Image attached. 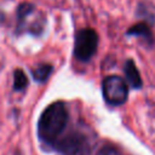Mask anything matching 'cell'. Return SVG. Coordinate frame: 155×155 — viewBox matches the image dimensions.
I'll list each match as a JSON object with an SVG mask.
<instances>
[{"instance_id": "cell-8", "label": "cell", "mask_w": 155, "mask_h": 155, "mask_svg": "<svg viewBox=\"0 0 155 155\" xmlns=\"http://www.w3.org/2000/svg\"><path fill=\"white\" fill-rule=\"evenodd\" d=\"M13 87L15 90L19 91V90H23L25 88V86L28 85V79H27V75L24 74L23 70L21 69H17L13 74Z\"/></svg>"}, {"instance_id": "cell-4", "label": "cell", "mask_w": 155, "mask_h": 155, "mask_svg": "<svg viewBox=\"0 0 155 155\" xmlns=\"http://www.w3.org/2000/svg\"><path fill=\"white\" fill-rule=\"evenodd\" d=\"M57 148L63 155H90L91 153L90 142L82 133H70L58 142Z\"/></svg>"}, {"instance_id": "cell-1", "label": "cell", "mask_w": 155, "mask_h": 155, "mask_svg": "<svg viewBox=\"0 0 155 155\" xmlns=\"http://www.w3.org/2000/svg\"><path fill=\"white\" fill-rule=\"evenodd\" d=\"M68 121V113L63 103L57 102L47 107L38 124L39 137L46 143H53L63 132Z\"/></svg>"}, {"instance_id": "cell-3", "label": "cell", "mask_w": 155, "mask_h": 155, "mask_svg": "<svg viewBox=\"0 0 155 155\" xmlns=\"http://www.w3.org/2000/svg\"><path fill=\"white\" fill-rule=\"evenodd\" d=\"M103 97L111 105L124 104L127 99L128 88L125 80L116 75H110L103 80Z\"/></svg>"}, {"instance_id": "cell-9", "label": "cell", "mask_w": 155, "mask_h": 155, "mask_svg": "<svg viewBox=\"0 0 155 155\" xmlns=\"http://www.w3.org/2000/svg\"><path fill=\"white\" fill-rule=\"evenodd\" d=\"M97 155H120L119 150H116L114 147L110 145H105L103 148H101L97 153Z\"/></svg>"}, {"instance_id": "cell-6", "label": "cell", "mask_w": 155, "mask_h": 155, "mask_svg": "<svg viewBox=\"0 0 155 155\" xmlns=\"http://www.w3.org/2000/svg\"><path fill=\"white\" fill-rule=\"evenodd\" d=\"M127 35H136V36H142L145 41L148 42H153V34L150 28L148 27L147 23H138L134 24L133 27H131L127 30Z\"/></svg>"}, {"instance_id": "cell-7", "label": "cell", "mask_w": 155, "mask_h": 155, "mask_svg": "<svg viewBox=\"0 0 155 155\" xmlns=\"http://www.w3.org/2000/svg\"><path fill=\"white\" fill-rule=\"evenodd\" d=\"M51 71H52V67L50 64H40V65H38L36 68H34L31 70V74H33V78L36 81L42 82L50 76Z\"/></svg>"}, {"instance_id": "cell-2", "label": "cell", "mask_w": 155, "mask_h": 155, "mask_svg": "<svg viewBox=\"0 0 155 155\" xmlns=\"http://www.w3.org/2000/svg\"><path fill=\"white\" fill-rule=\"evenodd\" d=\"M97 45H98L97 33L91 28L81 29L75 35L74 54L79 61L86 62L96 53Z\"/></svg>"}, {"instance_id": "cell-5", "label": "cell", "mask_w": 155, "mask_h": 155, "mask_svg": "<svg viewBox=\"0 0 155 155\" xmlns=\"http://www.w3.org/2000/svg\"><path fill=\"white\" fill-rule=\"evenodd\" d=\"M125 74H126V79L127 81L130 82V85L133 87V88H139L142 86V79H140V74L137 69V67L134 65L133 61L128 59L126 63H125Z\"/></svg>"}]
</instances>
